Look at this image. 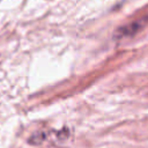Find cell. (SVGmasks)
Listing matches in <instances>:
<instances>
[{"mask_svg":"<svg viewBox=\"0 0 148 148\" xmlns=\"http://www.w3.org/2000/svg\"><path fill=\"white\" fill-rule=\"evenodd\" d=\"M148 22V17H141L136 21H133L126 25H123L120 28H118L114 31V38H125V37H131L134 36L138 31H140L146 23Z\"/></svg>","mask_w":148,"mask_h":148,"instance_id":"cell-1","label":"cell"}]
</instances>
